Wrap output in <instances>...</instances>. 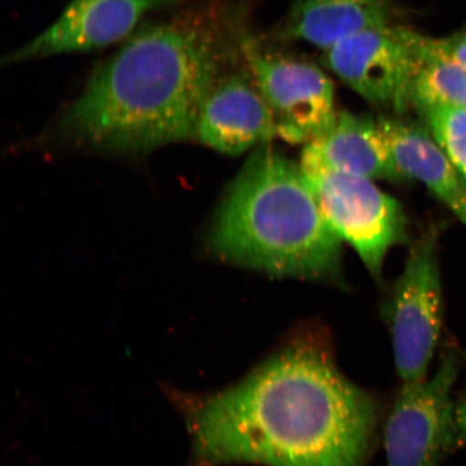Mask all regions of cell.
Listing matches in <instances>:
<instances>
[{"label":"cell","mask_w":466,"mask_h":466,"mask_svg":"<svg viewBox=\"0 0 466 466\" xmlns=\"http://www.w3.org/2000/svg\"><path fill=\"white\" fill-rule=\"evenodd\" d=\"M421 113L436 142L466 179V106H437Z\"/></svg>","instance_id":"15"},{"label":"cell","mask_w":466,"mask_h":466,"mask_svg":"<svg viewBox=\"0 0 466 466\" xmlns=\"http://www.w3.org/2000/svg\"><path fill=\"white\" fill-rule=\"evenodd\" d=\"M184 0H72L58 19L11 54L9 64L106 48L129 38L145 15Z\"/></svg>","instance_id":"9"},{"label":"cell","mask_w":466,"mask_h":466,"mask_svg":"<svg viewBox=\"0 0 466 466\" xmlns=\"http://www.w3.org/2000/svg\"><path fill=\"white\" fill-rule=\"evenodd\" d=\"M437 48L442 55L462 64L466 67V34L451 38L436 40Z\"/></svg>","instance_id":"16"},{"label":"cell","mask_w":466,"mask_h":466,"mask_svg":"<svg viewBox=\"0 0 466 466\" xmlns=\"http://www.w3.org/2000/svg\"><path fill=\"white\" fill-rule=\"evenodd\" d=\"M381 314L391 336L401 382L428 378L444 322L434 231L422 236L411 248Z\"/></svg>","instance_id":"5"},{"label":"cell","mask_w":466,"mask_h":466,"mask_svg":"<svg viewBox=\"0 0 466 466\" xmlns=\"http://www.w3.org/2000/svg\"><path fill=\"white\" fill-rule=\"evenodd\" d=\"M273 137L275 120L248 67L220 71L202 105L197 138L218 153L238 156Z\"/></svg>","instance_id":"10"},{"label":"cell","mask_w":466,"mask_h":466,"mask_svg":"<svg viewBox=\"0 0 466 466\" xmlns=\"http://www.w3.org/2000/svg\"><path fill=\"white\" fill-rule=\"evenodd\" d=\"M214 35L190 19L139 28L92 74L60 131L118 154L197 138L202 105L221 71Z\"/></svg>","instance_id":"2"},{"label":"cell","mask_w":466,"mask_h":466,"mask_svg":"<svg viewBox=\"0 0 466 466\" xmlns=\"http://www.w3.org/2000/svg\"><path fill=\"white\" fill-rule=\"evenodd\" d=\"M380 400L337 364L328 330L297 329L242 380L191 404L199 466H369Z\"/></svg>","instance_id":"1"},{"label":"cell","mask_w":466,"mask_h":466,"mask_svg":"<svg viewBox=\"0 0 466 466\" xmlns=\"http://www.w3.org/2000/svg\"><path fill=\"white\" fill-rule=\"evenodd\" d=\"M208 241L218 259L269 277H341L343 241L326 221L307 175L268 144L233 180Z\"/></svg>","instance_id":"3"},{"label":"cell","mask_w":466,"mask_h":466,"mask_svg":"<svg viewBox=\"0 0 466 466\" xmlns=\"http://www.w3.org/2000/svg\"><path fill=\"white\" fill-rule=\"evenodd\" d=\"M300 166L372 180L403 183L379 119L342 110L322 136L305 145Z\"/></svg>","instance_id":"11"},{"label":"cell","mask_w":466,"mask_h":466,"mask_svg":"<svg viewBox=\"0 0 466 466\" xmlns=\"http://www.w3.org/2000/svg\"><path fill=\"white\" fill-rule=\"evenodd\" d=\"M389 25L388 0H290L279 37L324 52L355 34Z\"/></svg>","instance_id":"13"},{"label":"cell","mask_w":466,"mask_h":466,"mask_svg":"<svg viewBox=\"0 0 466 466\" xmlns=\"http://www.w3.org/2000/svg\"><path fill=\"white\" fill-rule=\"evenodd\" d=\"M401 115L380 116L379 122L396 167L406 180L421 182L466 223V187L431 131Z\"/></svg>","instance_id":"12"},{"label":"cell","mask_w":466,"mask_h":466,"mask_svg":"<svg viewBox=\"0 0 466 466\" xmlns=\"http://www.w3.org/2000/svg\"><path fill=\"white\" fill-rule=\"evenodd\" d=\"M461 360L447 345L431 378L403 382L383 425L387 466H441L457 448L452 389Z\"/></svg>","instance_id":"4"},{"label":"cell","mask_w":466,"mask_h":466,"mask_svg":"<svg viewBox=\"0 0 466 466\" xmlns=\"http://www.w3.org/2000/svg\"><path fill=\"white\" fill-rule=\"evenodd\" d=\"M304 172L326 221L358 253L371 277L381 279L390 250L407 238L403 207L375 180L325 170Z\"/></svg>","instance_id":"8"},{"label":"cell","mask_w":466,"mask_h":466,"mask_svg":"<svg viewBox=\"0 0 466 466\" xmlns=\"http://www.w3.org/2000/svg\"><path fill=\"white\" fill-rule=\"evenodd\" d=\"M453 421L457 448H465L466 450V387L461 396L454 403Z\"/></svg>","instance_id":"17"},{"label":"cell","mask_w":466,"mask_h":466,"mask_svg":"<svg viewBox=\"0 0 466 466\" xmlns=\"http://www.w3.org/2000/svg\"><path fill=\"white\" fill-rule=\"evenodd\" d=\"M430 38L398 25L366 29L324 51V66L379 107L403 115Z\"/></svg>","instance_id":"6"},{"label":"cell","mask_w":466,"mask_h":466,"mask_svg":"<svg viewBox=\"0 0 466 466\" xmlns=\"http://www.w3.org/2000/svg\"><path fill=\"white\" fill-rule=\"evenodd\" d=\"M410 104L420 112L437 106H466V67L441 54L430 39L427 56L412 80Z\"/></svg>","instance_id":"14"},{"label":"cell","mask_w":466,"mask_h":466,"mask_svg":"<svg viewBox=\"0 0 466 466\" xmlns=\"http://www.w3.org/2000/svg\"><path fill=\"white\" fill-rule=\"evenodd\" d=\"M244 62L269 105L277 137L308 144L322 136L337 116L334 85L316 64L268 50L258 39H241Z\"/></svg>","instance_id":"7"}]
</instances>
